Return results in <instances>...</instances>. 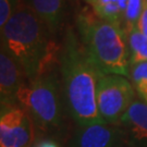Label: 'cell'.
Here are the masks:
<instances>
[{
  "mask_svg": "<svg viewBox=\"0 0 147 147\" xmlns=\"http://www.w3.org/2000/svg\"><path fill=\"white\" fill-rule=\"evenodd\" d=\"M50 31L27 3H18L1 28V46L20 63L27 81L49 71L58 49L48 37Z\"/></svg>",
  "mask_w": 147,
  "mask_h": 147,
  "instance_id": "1",
  "label": "cell"
},
{
  "mask_svg": "<svg viewBox=\"0 0 147 147\" xmlns=\"http://www.w3.org/2000/svg\"><path fill=\"white\" fill-rule=\"evenodd\" d=\"M123 133L118 123L99 121L79 125L70 147H117Z\"/></svg>",
  "mask_w": 147,
  "mask_h": 147,
  "instance_id": "7",
  "label": "cell"
},
{
  "mask_svg": "<svg viewBox=\"0 0 147 147\" xmlns=\"http://www.w3.org/2000/svg\"><path fill=\"white\" fill-rule=\"evenodd\" d=\"M26 74L20 63L1 46L0 51V100L1 107L16 106L19 90L26 84Z\"/></svg>",
  "mask_w": 147,
  "mask_h": 147,
  "instance_id": "8",
  "label": "cell"
},
{
  "mask_svg": "<svg viewBox=\"0 0 147 147\" xmlns=\"http://www.w3.org/2000/svg\"><path fill=\"white\" fill-rule=\"evenodd\" d=\"M96 16L107 21L122 25L129 0H86Z\"/></svg>",
  "mask_w": 147,
  "mask_h": 147,
  "instance_id": "11",
  "label": "cell"
},
{
  "mask_svg": "<svg viewBox=\"0 0 147 147\" xmlns=\"http://www.w3.org/2000/svg\"><path fill=\"white\" fill-rule=\"evenodd\" d=\"M60 84L56 75L46 72L24 85L16 101L44 131L59 129L62 121Z\"/></svg>",
  "mask_w": 147,
  "mask_h": 147,
  "instance_id": "4",
  "label": "cell"
},
{
  "mask_svg": "<svg viewBox=\"0 0 147 147\" xmlns=\"http://www.w3.org/2000/svg\"><path fill=\"white\" fill-rule=\"evenodd\" d=\"M62 95L69 113L79 125L104 121L96 100L97 82L101 74L82 42L72 32L64 38L60 53Z\"/></svg>",
  "mask_w": 147,
  "mask_h": 147,
  "instance_id": "2",
  "label": "cell"
},
{
  "mask_svg": "<svg viewBox=\"0 0 147 147\" xmlns=\"http://www.w3.org/2000/svg\"><path fill=\"white\" fill-rule=\"evenodd\" d=\"M127 45L130 55V67L147 61V37L134 27L127 34Z\"/></svg>",
  "mask_w": 147,
  "mask_h": 147,
  "instance_id": "12",
  "label": "cell"
},
{
  "mask_svg": "<svg viewBox=\"0 0 147 147\" xmlns=\"http://www.w3.org/2000/svg\"><path fill=\"white\" fill-rule=\"evenodd\" d=\"M16 0H0V27L5 25L16 8Z\"/></svg>",
  "mask_w": 147,
  "mask_h": 147,
  "instance_id": "14",
  "label": "cell"
},
{
  "mask_svg": "<svg viewBox=\"0 0 147 147\" xmlns=\"http://www.w3.org/2000/svg\"><path fill=\"white\" fill-rule=\"evenodd\" d=\"M27 5L37 14L50 33L58 28L63 10V0H28Z\"/></svg>",
  "mask_w": 147,
  "mask_h": 147,
  "instance_id": "10",
  "label": "cell"
},
{
  "mask_svg": "<svg viewBox=\"0 0 147 147\" xmlns=\"http://www.w3.org/2000/svg\"><path fill=\"white\" fill-rule=\"evenodd\" d=\"M34 147H59V145L53 140H42L37 143Z\"/></svg>",
  "mask_w": 147,
  "mask_h": 147,
  "instance_id": "16",
  "label": "cell"
},
{
  "mask_svg": "<svg viewBox=\"0 0 147 147\" xmlns=\"http://www.w3.org/2000/svg\"><path fill=\"white\" fill-rule=\"evenodd\" d=\"M35 122L22 107H1L0 147H32Z\"/></svg>",
  "mask_w": 147,
  "mask_h": 147,
  "instance_id": "6",
  "label": "cell"
},
{
  "mask_svg": "<svg viewBox=\"0 0 147 147\" xmlns=\"http://www.w3.org/2000/svg\"><path fill=\"white\" fill-rule=\"evenodd\" d=\"M144 0H129L125 8L123 21H122V30L125 32L126 35L137 26V22L142 13Z\"/></svg>",
  "mask_w": 147,
  "mask_h": 147,
  "instance_id": "13",
  "label": "cell"
},
{
  "mask_svg": "<svg viewBox=\"0 0 147 147\" xmlns=\"http://www.w3.org/2000/svg\"><path fill=\"white\" fill-rule=\"evenodd\" d=\"M136 27L147 37V0H144L142 13L140 16V20L137 22Z\"/></svg>",
  "mask_w": 147,
  "mask_h": 147,
  "instance_id": "15",
  "label": "cell"
},
{
  "mask_svg": "<svg viewBox=\"0 0 147 147\" xmlns=\"http://www.w3.org/2000/svg\"><path fill=\"white\" fill-rule=\"evenodd\" d=\"M134 89V86L125 76L100 74L96 89L100 118L108 123H118L135 99Z\"/></svg>",
  "mask_w": 147,
  "mask_h": 147,
  "instance_id": "5",
  "label": "cell"
},
{
  "mask_svg": "<svg viewBox=\"0 0 147 147\" xmlns=\"http://www.w3.org/2000/svg\"><path fill=\"white\" fill-rule=\"evenodd\" d=\"M123 135L127 142L136 147H147V102L143 99L133 100L120 121Z\"/></svg>",
  "mask_w": 147,
  "mask_h": 147,
  "instance_id": "9",
  "label": "cell"
},
{
  "mask_svg": "<svg viewBox=\"0 0 147 147\" xmlns=\"http://www.w3.org/2000/svg\"><path fill=\"white\" fill-rule=\"evenodd\" d=\"M81 42L101 73L130 76L127 35L120 25L93 14L78 18Z\"/></svg>",
  "mask_w": 147,
  "mask_h": 147,
  "instance_id": "3",
  "label": "cell"
}]
</instances>
